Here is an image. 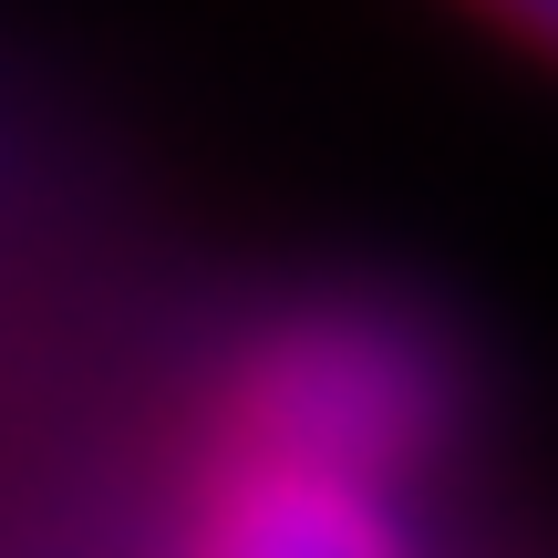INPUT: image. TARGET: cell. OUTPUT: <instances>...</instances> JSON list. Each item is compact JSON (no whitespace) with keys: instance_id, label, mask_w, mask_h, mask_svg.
Returning a JSON list of instances; mask_svg holds the SVG:
<instances>
[{"instance_id":"obj_1","label":"cell","mask_w":558,"mask_h":558,"mask_svg":"<svg viewBox=\"0 0 558 558\" xmlns=\"http://www.w3.org/2000/svg\"><path fill=\"white\" fill-rule=\"evenodd\" d=\"M435 435V362L393 320H300L239 383V456L393 476Z\"/></svg>"},{"instance_id":"obj_2","label":"cell","mask_w":558,"mask_h":558,"mask_svg":"<svg viewBox=\"0 0 558 558\" xmlns=\"http://www.w3.org/2000/svg\"><path fill=\"white\" fill-rule=\"evenodd\" d=\"M207 558H403V527L373 476L239 456L207 507Z\"/></svg>"},{"instance_id":"obj_3","label":"cell","mask_w":558,"mask_h":558,"mask_svg":"<svg viewBox=\"0 0 558 558\" xmlns=\"http://www.w3.org/2000/svg\"><path fill=\"white\" fill-rule=\"evenodd\" d=\"M476 11H497L507 32H527L538 52H558V0H476Z\"/></svg>"}]
</instances>
